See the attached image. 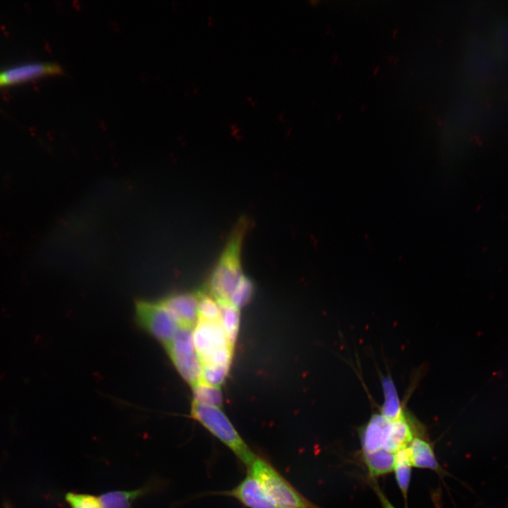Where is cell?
Segmentation results:
<instances>
[{
  "label": "cell",
  "mask_w": 508,
  "mask_h": 508,
  "mask_svg": "<svg viewBox=\"0 0 508 508\" xmlns=\"http://www.w3.org/2000/svg\"><path fill=\"white\" fill-rule=\"evenodd\" d=\"M363 456L368 475L373 479L394 471V453L380 448L370 453L363 454Z\"/></svg>",
  "instance_id": "obj_13"
},
{
  "label": "cell",
  "mask_w": 508,
  "mask_h": 508,
  "mask_svg": "<svg viewBox=\"0 0 508 508\" xmlns=\"http://www.w3.org/2000/svg\"><path fill=\"white\" fill-rule=\"evenodd\" d=\"M163 485V482L155 479L139 488L133 490H112L103 493L99 498L104 508H132L136 500L157 491Z\"/></svg>",
  "instance_id": "obj_10"
},
{
  "label": "cell",
  "mask_w": 508,
  "mask_h": 508,
  "mask_svg": "<svg viewBox=\"0 0 508 508\" xmlns=\"http://www.w3.org/2000/svg\"><path fill=\"white\" fill-rule=\"evenodd\" d=\"M248 473L260 483L278 508H321L301 495L265 459L258 456L248 466Z\"/></svg>",
  "instance_id": "obj_3"
},
{
  "label": "cell",
  "mask_w": 508,
  "mask_h": 508,
  "mask_svg": "<svg viewBox=\"0 0 508 508\" xmlns=\"http://www.w3.org/2000/svg\"><path fill=\"white\" fill-rule=\"evenodd\" d=\"M63 73L61 66L52 62L21 65L0 72V86L14 85L47 75Z\"/></svg>",
  "instance_id": "obj_8"
},
{
  "label": "cell",
  "mask_w": 508,
  "mask_h": 508,
  "mask_svg": "<svg viewBox=\"0 0 508 508\" xmlns=\"http://www.w3.org/2000/svg\"><path fill=\"white\" fill-rule=\"evenodd\" d=\"M137 315L141 325L165 346L173 339L180 327L175 318L160 303H140Z\"/></svg>",
  "instance_id": "obj_6"
},
{
  "label": "cell",
  "mask_w": 508,
  "mask_h": 508,
  "mask_svg": "<svg viewBox=\"0 0 508 508\" xmlns=\"http://www.w3.org/2000/svg\"><path fill=\"white\" fill-rule=\"evenodd\" d=\"M193 401L219 407L222 396L219 387L201 381L193 386Z\"/></svg>",
  "instance_id": "obj_16"
},
{
  "label": "cell",
  "mask_w": 508,
  "mask_h": 508,
  "mask_svg": "<svg viewBox=\"0 0 508 508\" xmlns=\"http://www.w3.org/2000/svg\"><path fill=\"white\" fill-rule=\"evenodd\" d=\"M253 291V283L243 276L236 291L230 299V303L237 308L246 304L250 299Z\"/></svg>",
  "instance_id": "obj_18"
},
{
  "label": "cell",
  "mask_w": 508,
  "mask_h": 508,
  "mask_svg": "<svg viewBox=\"0 0 508 508\" xmlns=\"http://www.w3.org/2000/svg\"><path fill=\"white\" fill-rule=\"evenodd\" d=\"M246 225L236 229L215 267L210 281V289L215 299L230 303L231 297L243 277L240 253Z\"/></svg>",
  "instance_id": "obj_4"
},
{
  "label": "cell",
  "mask_w": 508,
  "mask_h": 508,
  "mask_svg": "<svg viewBox=\"0 0 508 508\" xmlns=\"http://www.w3.org/2000/svg\"><path fill=\"white\" fill-rule=\"evenodd\" d=\"M179 326L193 327L198 318L199 296L179 294L162 301Z\"/></svg>",
  "instance_id": "obj_9"
},
{
  "label": "cell",
  "mask_w": 508,
  "mask_h": 508,
  "mask_svg": "<svg viewBox=\"0 0 508 508\" xmlns=\"http://www.w3.org/2000/svg\"><path fill=\"white\" fill-rule=\"evenodd\" d=\"M191 416L226 446L248 467L256 455L218 406L193 401Z\"/></svg>",
  "instance_id": "obj_1"
},
{
  "label": "cell",
  "mask_w": 508,
  "mask_h": 508,
  "mask_svg": "<svg viewBox=\"0 0 508 508\" xmlns=\"http://www.w3.org/2000/svg\"><path fill=\"white\" fill-rule=\"evenodd\" d=\"M394 454V471L396 481L404 499H406L410 484L412 468L407 447L399 449Z\"/></svg>",
  "instance_id": "obj_15"
},
{
  "label": "cell",
  "mask_w": 508,
  "mask_h": 508,
  "mask_svg": "<svg viewBox=\"0 0 508 508\" xmlns=\"http://www.w3.org/2000/svg\"><path fill=\"white\" fill-rule=\"evenodd\" d=\"M222 494L235 498L246 508H278L249 473L238 485Z\"/></svg>",
  "instance_id": "obj_7"
},
{
  "label": "cell",
  "mask_w": 508,
  "mask_h": 508,
  "mask_svg": "<svg viewBox=\"0 0 508 508\" xmlns=\"http://www.w3.org/2000/svg\"><path fill=\"white\" fill-rule=\"evenodd\" d=\"M386 418L380 412L371 416L360 433L363 454L382 448L383 430Z\"/></svg>",
  "instance_id": "obj_12"
},
{
  "label": "cell",
  "mask_w": 508,
  "mask_h": 508,
  "mask_svg": "<svg viewBox=\"0 0 508 508\" xmlns=\"http://www.w3.org/2000/svg\"><path fill=\"white\" fill-rule=\"evenodd\" d=\"M193 342L202 368H229L234 346L228 339L220 318H198L193 327Z\"/></svg>",
  "instance_id": "obj_2"
},
{
  "label": "cell",
  "mask_w": 508,
  "mask_h": 508,
  "mask_svg": "<svg viewBox=\"0 0 508 508\" xmlns=\"http://www.w3.org/2000/svg\"><path fill=\"white\" fill-rule=\"evenodd\" d=\"M193 327L180 326L172 340L165 346L175 367L192 386L202 381V375L194 346Z\"/></svg>",
  "instance_id": "obj_5"
},
{
  "label": "cell",
  "mask_w": 508,
  "mask_h": 508,
  "mask_svg": "<svg viewBox=\"0 0 508 508\" xmlns=\"http://www.w3.org/2000/svg\"><path fill=\"white\" fill-rule=\"evenodd\" d=\"M373 488L380 500L382 508H395L376 483L373 484Z\"/></svg>",
  "instance_id": "obj_19"
},
{
  "label": "cell",
  "mask_w": 508,
  "mask_h": 508,
  "mask_svg": "<svg viewBox=\"0 0 508 508\" xmlns=\"http://www.w3.org/2000/svg\"><path fill=\"white\" fill-rule=\"evenodd\" d=\"M215 300L219 308L221 323L229 342L234 346L238 330L239 308L229 302L223 300Z\"/></svg>",
  "instance_id": "obj_14"
},
{
  "label": "cell",
  "mask_w": 508,
  "mask_h": 508,
  "mask_svg": "<svg viewBox=\"0 0 508 508\" xmlns=\"http://www.w3.org/2000/svg\"><path fill=\"white\" fill-rule=\"evenodd\" d=\"M407 449L412 466L431 469L436 472L442 471L432 445L421 435H416L408 445Z\"/></svg>",
  "instance_id": "obj_11"
},
{
  "label": "cell",
  "mask_w": 508,
  "mask_h": 508,
  "mask_svg": "<svg viewBox=\"0 0 508 508\" xmlns=\"http://www.w3.org/2000/svg\"><path fill=\"white\" fill-rule=\"evenodd\" d=\"M65 499L70 508H104L99 497L91 494L69 492Z\"/></svg>",
  "instance_id": "obj_17"
}]
</instances>
